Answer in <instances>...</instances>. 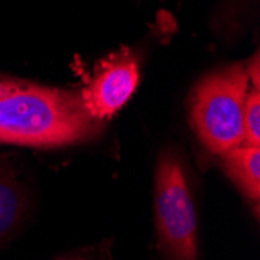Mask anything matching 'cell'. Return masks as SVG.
<instances>
[{
	"label": "cell",
	"instance_id": "8992f818",
	"mask_svg": "<svg viewBox=\"0 0 260 260\" xmlns=\"http://www.w3.org/2000/svg\"><path fill=\"white\" fill-rule=\"evenodd\" d=\"M223 167L258 217L260 204V147L240 145L223 156Z\"/></svg>",
	"mask_w": 260,
	"mask_h": 260
},
{
	"label": "cell",
	"instance_id": "277c9868",
	"mask_svg": "<svg viewBox=\"0 0 260 260\" xmlns=\"http://www.w3.org/2000/svg\"><path fill=\"white\" fill-rule=\"evenodd\" d=\"M139 84V62L128 49L103 59L80 93L86 111L103 122L119 112Z\"/></svg>",
	"mask_w": 260,
	"mask_h": 260
},
{
	"label": "cell",
	"instance_id": "7a4b0ae2",
	"mask_svg": "<svg viewBox=\"0 0 260 260\" xmlns=\"http://www.w3.org/2000/svg\"><path fill=\"white\" fill-rule=\"evenodd\" d=\"M154 226L162 260H200L197 200L182 154L164 150L154 172Z\"/></svg>",
	"mask_w": 260,
	"mask_h": 260
},
{
	"label": "cell",
	"instance_id": "3957f363",
	"mask_svg": "<svg viewBox=\"0 0 260 260\" xmlns=\"http://www.w3.org/2000/svg\"><path fill=\"white\" fill-rule=\"evenodd\" d=\"M249 87L246 66L232 64L209 74L193 89L188 122L207 151L223 156L243 145V109Z\"/></svg>",
	"mask_w": 260,
	"mask_h": 260
},
{
	"label": "cell",
	"instance_id": "5b68a950",
	"mask_svg": "<svg viewBox=\"0 0 260 260\" xmlns=\"http://www.w3.org/2000/svg\"><path fill=\"white\" fill-rule=\"evenodd\" d=\"M28 190L11 167L0 164V246L10 242L25 221Z\"/></svg>",
	"mask_w": 260,
	"mask_h": 260
},
{
	"label": "cell",
	"instance_id": "52a82bcc",
	"mask_svg": "<svg viewBox=\"0 0 260 260\" xmlns=\"http://www.w3.org/2000/svg\"><path fill=\"white\" fill-rule=\"evenodd\" d=\"M243 129L245 145L260 147V90L249 87L243 109Z\"/></svg>",
	"mask_w": 260,
	"mask_h": 260
},
{
	"label": "cell",
	"instance_id": "ba28073f",
	"mask_svg": "<svg viewBox=\"0 0 260 260\" xmlns=\"http://www.w3.org/2000/svg\"><path fill=\"white\" fill-rule=\"evenodd\" d=\"M61 260H89V257H84V255H72V257H66V258H61Z\"/></svg>",
	"mask_w": 260,
	"mask_h": 260
},
{
	"label": "cell",
	"instance_id": "6da1fadb",
	"mask_svg": "<svg viewBox=\"0 0 260 260\" xmlns=\"http://www.w3.org/2000/svg\"><path fill=\"white\" fill-rule=\"evenodd\" d=\"M102 122L72 90L0 77V144L58 148L90 140Z\"/></svg>",
	"mask_w": 260,
	"mask_h": 260
}]
</instances>
